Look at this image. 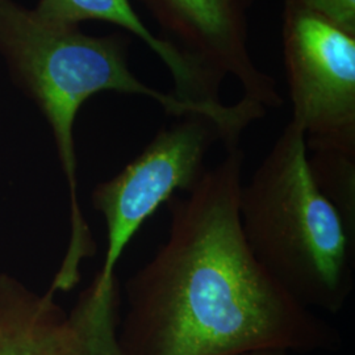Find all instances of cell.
Returning a JSON list of instances; mask_svg holds the SVG:
<instances>
[{"mask_svg":"<svg viewBox=\"0 0 355 355\" xmlns=\"http://www.w3.org/2000/svg\"><path fill=\"white\" fill-rule=\"evenodd\" d=\"M282 45L291 121L306 150L355 157V35L284 0Z\"/></svg>","mask_w":355,"mask_h":355,"instance_id":"5","label":"cell"},{"mask_svg":"<svg viewBox=\"0 0 355 355\" xmlns=\"http://www.w3.org/2000/svg\"><path fill=\"white\" fill-rule=\"evenodd\" d=\"M239 214L254 258L284 291L312 311L343 309L354 288L355 233L318 187L293 121L242 182Z\"/></svg>","mask_w":355,"mask_h":355,"instance_id":"3","label":"cell"},{"mask_svg":"<svg viewBox=\"0 0 355 355\" xmlns=\"http://www.w3.org/2000/svg\"><path fill=\"white\" fill-rule=\"evenodd\" d=\"M33 11L40 19L61 26L104 21L119 26L140 38L165 64L174 85L171 94L178 99L208 108L223 105L220 92L174 45L145 26L130 0H38Z\"/></svg>","mask_w":355,"mask_h":355,"instance_id":"7","label":"cell"},{"mask_svg":"<svg viewBox=\"0 0 355 355\" xmlns=\"http://www.w3.org/2000/svg\"><path fill=\"white\" fill-rule=\"evenodd\" d=\"M343 31L355 35V0H295Z\"/></svg>","mask_w":355,"mask_h":355,"instance_id":"10","label":"cell"},{"mask_svg":"<svg viewBox=\"0 0 355 355\" xmlns=\"http://www.w3.org/2000/svg\"><path fill=\"white\" fill-rule=\"evenodd\" d=\"M129 46L127 33L89 36L79 26L49 23L13 0H0V55L15 85L48 121L69 189L70 239L54 275L67 288L79 283L82 262L96 252L79 205L74 139L76 116L89 98L104 91L142 96L174 117L204 114L228 136L239 132L243 123L241 107L236 103L214 110L148 86L129 67Z\"/></svg>","mask_w":355,"mask_h":355,"instance_id":"2","label":"cell"},{"mask_svg":"<svg viewBox=\"0 0 355 355\" xmlns=\"http://www.w3.org/2000/svg\"><path fill=\"white\" fill-rule=\"evenodd\" d=\"M54 296L0 274V355H89Z\"/></svg>","mask_w":355,"mask_h":355,"instance_id":"8","label":"cell"},{"mask_svg":"<svg viewBox=\"0 0 355 355\" xmlns=\"http://www.w3.org/2000/svg\"><path fill=\"white\" fill-rule=\"evenodd\" d=\"M245 154L227 150L168 202L170 229L125 283L117 333L123 355H241L278 349L329 352L340 334L284 291L243 239L239 198Z\"/></svg>","mask_w":355,"mask_h":355,"instance_id":"1","label":"cell"},{"mask_svg":"<svg viewBox=\"0 0 355 355\" xmlns=\"http://www.w3.org/2000/svg\"><path fill=\"white\" fill-rule=\"evenodd\" d=\"M164 38L220 92L227 78L241 87L243 101L266 111L280 108L277 82L255 64L250 49L254 0H139Z\"/></svg>","mask_w":355,"mask_h":355,"instance_id":"6","label":"cell"},{"mask_svg":"<svg viewBox=\"0 0 355 355\" xmlns=\"http://www.w3.org/2000/svg\"><path fill=\"white\" fill-rule=\"evenodd\" d=\"M308 162L318 187L355 233V157L308 153Z\"/></svg>","mask_w":355,"mask_h":355,"instance_id":"9","label":"cell"},{"mask_svg":"<svg viewBox=\"0 0 355 355\" xmlns=\"http://www.w3.org/2000/svg\"><path fill=\"white\" fill-rule=\"evenodd\" d=\"M217 142L224 144V133L212 119L198 114L177 117L117 175L94 189L91 203L107 228L104 262L87 287L95 299L107 300L119 293L114 271L128 245L162 204L196 184Z\"/></svg>","mask_w":355,"mask_h":355,"instance_id":"4","label":"cell"},{"mask_svg":"<svg viewBox=\"0 0 355 355\" xmlns=\"http://www.w3.org/2000/svg\"><path fill=\"white\" fill-rule=\"evenodd\" d=\"M241 355H287V352L278 350V349H262V350H254Z\"/></svg>","mask_w":355,"mask_h":355,"instance_id":"11","label":"cell"}]
</instances>
